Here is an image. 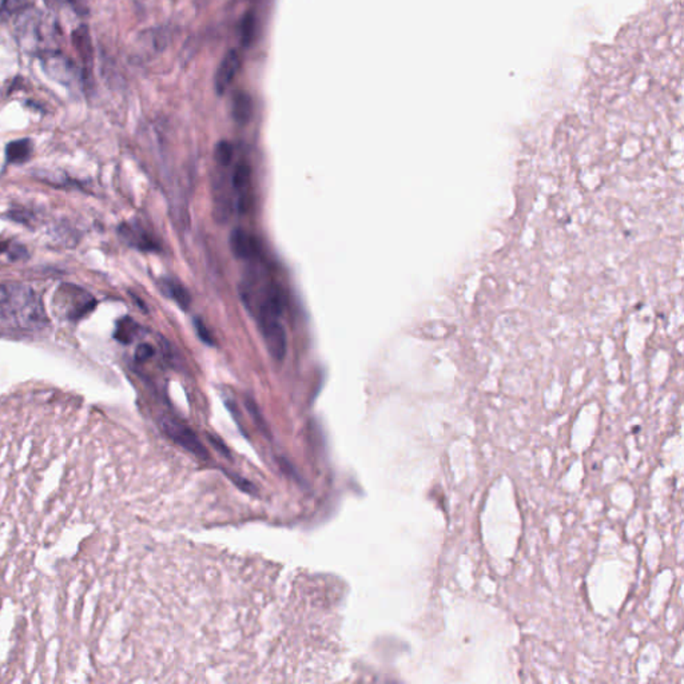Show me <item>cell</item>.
<instances>
[{
	"instance_id": "1",
	"label": "cell",
	"mask_w": 684,
	"mask_h": 684,
	"mask_svg": "<svg viewBox=\"0 0 684 684\" xmlns=\"http://www.w3.org/2000/svg\"><path fill=\"white\" fill-rule=\"evenodd\" d=\"M164 446L0 424V682H126L155 547L177 525Z\"/></svg>"
},
{
	"instance_id": "2",
	"label": "cell",
	"mask_w": 684,
	"mask_h": 684,
	"mask_svg": "<svg viewBox=\"0 0 684 684\" xmlns=\"http://www.w3.org/2000/svg\"><path fill=\"white\" fill-rule=\"evenodd\" d=\"M53 302L56 312L70 321H78L90 315L96 305V301L89 292L71 283L59 286Z\"/></svg>"
},
{
	"instance_id": "3",
	"label": "cell",
	"mask_w": 684,
	"mask_h": 684,
	"mask_svg": "<svg viewBox=\"0 0 684 684\" xmlns=\"http://www.w3.org/2000/svg\"><path fill=\"white\" fill-rule=\"evenodd\" d=\"M42 67L46 74L64 86H71L76 82L82 83L80 69L75 66L74 62L69 56L59 51H43Z\"/></svg>"
},
{
	"instance_id": "4",
	"label": "cell",
	"mask_w": 684,
	"mask_h": 684,
	"mask_svg": "<svg viewBox=\"0 0 684 684\" xmlns=\"http://www.w3.org/2000/svg\"><path fill=\"white\" fill-rule=\"evenodd\" d=\"M258 324L263 342L272 357L278 361L283 360L288 351V338L279 317L258 313Z\"/></svg>"
},
{
	"instance_id": "5",
	"label": "cell",
	"mask_w": 684,
	"mask_h": 684,
	"mask_svg": "<svg viewBox=\"0 0 684 684\" xmlns=\"http://www.w3.org/2000/svg\"><path fill=\"white\" fill-rule=\"evenodd\" d=\"M71 39L74 49L82 62V67H80L82 85L86 89V91H89L94 87V47L89 27L85 24L79 26L76 30H74Z\"/></svg>"
},
{
	"instance_id": "6",
	"label": "cell",
	"mask_w": 684,
	"mask_h": 684,
	"mask_svg": "<svg viewBox=\"0 0 684 684\" xmlns=\"http://www.w3.org/2000/svg\"><path fill=\"white\" fill-rule=\"evenodd\" d=\"M233 187L238 195V210L247 211L250 206V186H252V166L247 161H240L233 171Z\"/></svg>"
},
{
	"instance_id": "7",
	"label": "cell",
	"mask_w": 684,
	"mask_h": 684,
	"mask_svg": "<svg viewBox=\"0 0 684 684\" xmlns=\"http://www.w3.org/2000/svg\"><path fill=\"white\" fill-rule=\"evenodd\" d=\"M230 247L233 254L240 259H253L258 256L257 238L242 227H236L230 234Z\"/></svg>"
},
{
	"instance_id": "8",
	"label": "cell",
	"mask_w": 684,
	"mask_h": 684,
	"mask_svg": "<svg viewBox=\"0 0 684 684\" xmlns=\"http://www.w3.org/2000/svg\"><path fill=\"white\" fill-rule=\"evenodd\" d=\"M240 58L236 50L229 51L223 56L220 67L216 74V90L217 93L223 94L234 82L240 71Z\"/></svg>"
},
{
	"instance_id": "9",
	"label": "cell",
	"mask_w": 684,
	"mask_h": 684,
	"mask_svg": "<svg viewBox=\"0 0 684 684\" xmlns=\"http://www.w3.org/2000/svg\"><path fill=\"white\" fill-rule=\"evenodd\" d=\"M285 305H286V298L281 286H278L277 283H269L263 290L262 304L259 305V313L279 317L285 310Z\"/></svg>"
},
{
	"instance_id": "10",
	"label": "cell",
	"mask_w": 684,
	"mask_h": 684,
	"mask_svg": "<svg viewBox=\"0 0 684 684\" xmlns=\"http://www.w3.org/2000/svg\"><path fill=\"white\" fill-rule=\"evenodd\" d=\"M33 155V142L27 138L10 142L6 148V158L10 164L19 165L27 162Z\"/></svg>"
},
{
	"instance_id": "11",
	"label": "cell",
	"mask_w": 684,
	"mask_h": 684,
	"mask_svg": "<svg viewBox=\"0 0 684 684\" xmlns=\"http://www.w3.org/2000/svg\"><path fill=\"white\" fill-rule=\"evenodd\" d=\"M231 114L237 123L246 125L253 116V99L247 93H237L233 98Z\"/></svg>"
},
{
	"instance_id": "12",
	"label": "cell",
	"mask_w": 684,
	"mask_h": 684,
	"mask_svg": "<svg viewBox=\"0 0 684 684\" xmlns=\"http://www.w3.org/2000/svg\"><path fill=\"white\" fill-rule=\"evenodd\" d=\"M17 283H0V318L11 321Z\"/></svg>"
},
{
	"instance_id": "13",
	"label": "cell",
	"mask_w": 684,
	"mask_h": 684,
	"mask_svg": "<svg viewBox=\"0 0 684 684\" xmlns=\"http://www.w3.org/2000/svg\"><path fill=\"white\" fill-rule=\"evenodd\" d=\"M164 288H165V293H167V296L171 297L182 309H187L190 306L191 297H190L188 290L182 283H179L177 281L166 279L164 282Z\"/></svg>"
},
{
	"instance_id": "14",
	"label": "cell",
	"mask_w": 684,
	"mask_h": 684,
	"mask_svg": "<svg viewBox=\"0 0 684 684\" xmlns=\"http://www.w3.org/2000/svg\"><path fill=\"white\" fill-rule=\"evenodd\" d=\"M122 234L128 238V240L137 247L142 249V250H152L155 247L154 242L152 240L148 237L146 233H142V231H138V229L135 227H131V226H126L125 229H122Z\"/></svg>"
},
{
	"instance_id": "15",
	"label": "cell",
	"mask_w": 684,
	"mask_h": 684,
	"mask_svg": "<svg viewBox=\"0 0 684 684\" xmlns=\"http://www.w3.org/2000/svg\"><path fill=\"white\" fill-rule=\"evenodd\" d=\"M33 1L34 0H3L0 6V15L3 18H8L11 15L24 12L33 6Z\"/></svg>"
},
{
	"instance_id": "16",
	"label": "cell",
	"mask_w": 684,
	"mask_h": 684,
	"mask_svg": "<svg viewBox=\"0 0 684 684\" xmlns=\"http://www.w3.org/2000/svg\"><path fill=\"white\" fill-rule=\"evenodd\" d=\"M233 154H234L233 146L227 141L220 142L216 148V152H214L216 161L220 164V166L223 167L229 166V164L233 159Z\"/></svg>"
},
{
	"instance_id": "17",
	"label": "cell",
	"mask_w": 684,
	"mask_h": 684,
	"mask_svg": "<svg viewBox=\"0 0 684 684\" xmlns=\"http://www.w3.org/2000/svg\"><path fill=\"white\" fill-rule=\"evenodd\" d=\"M240 37H242V43L243 44H249L252 42V39L254 37V33H256V19L249 14L246 15L243 21H242V28H240Z\"/></svg>"
},
{
	"instance_id": "18",
	"label": "cell",
	"mask_w": 684,
	"mask_h": 684,
	"mask_svg": "<svg viewBox=\"0 0 684 684\" xmlns=\"http://www.w3.org/2000/svg\"><path fill=\"white\" fill-rule=\"evenodd\" d=\"M194 326H195V331H197L198 337L201 338V341H204V344H207V345H214L213 334L209 331V328L206 326V324L201 318L194 319Z\"/></svg>"
},
{
	"instance_id": "19",
	"label": "cell",
	"mask_w": 684,
	"mask_h": 684,
	"mask_svg": "<svg viewBox=\"0 0 684 684\" xmlns=\"http://www.w3.org/2000/svg\"><path fill=\"white\" fill-rule=\"evenodd\" d=\"M67 3L78 17H86L91 10L93 0H67Z\"/></svg>"
},
{
	"instance_id": "20",
	"label": "cell",
	"mask_w": 684,
	"mask_h": 684,
	"mask_svg": "<svg viewBox=\"0 0 684 684\" xmlns=\"http://www.w3.org/2000/svg\"><path fill=\"white\" fill-rule=\"evenodd\" d=\"M152 354H154V349L150 345H148V344L139 345L137 348V351H135V357H137L138 361H146Z\"/></svg>"
},
{
	"instance_id": "21",
	"label": "cell",
	"mask_w": 684,
	"mask_h": 684,
	"mask_svg": "<svg viewBox=\"0 0 684 684\" xmlns=\"http://www.w3.org/2000/svg\"><path fill=\"white\" fill-rule=\"evenodd\" d=\"M56 1H58V0H44V3L47 4V7H54Z\"/></svg>"
}]
</instances>
